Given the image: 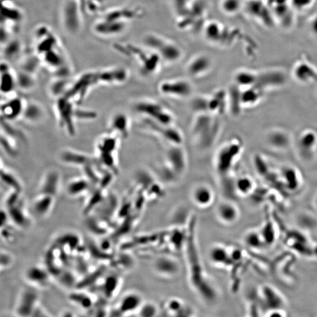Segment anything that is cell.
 <instances>
[{
  "label": "cell",
  "instance_id": "6da1fadb",
  "mask_svg": "<svg viewBox=\"0 0 317 317\" xmlns=\"http://www.w3.org/2000/svg\"><path fill=\"white\" fill-rule=\"evenodd\" d=\"M220 130L218 120L214 114L209 113L198 114L192 128L196 140L203 149H208L214 144Z\"/></svg>",
  "mask_w": 317,
  "mask_h": 317
},
{
  "label": "cell",
  "instance_id": "7a4b0ae2",
  "mask_svg": "<svg viewBox=\"0 0 317 317\" xmlns=\"http://www.w3.org/2000/svg\"><path fill=\"white\" fill-rule=\"evenodd\" d=\"M60 14L62 28L68 34L76 36L82 31L84 12L78 0H65Z\"/></svg>",
  "mask_w": 317,
  "mask_h": 317
},
{
  "label": "cell",
  "instance_id": "3957f363",
  "mask_svg": "<svg viewBox=\"0 0 317 317\" xmlns=\"http://www.w3.org/2000/svg\"><path fill=\"white\" fill-rule=\"evenodd\" d=\"M134 110L146 119L158 124L172 126L174 117L170 111L154 101L141 100L134 104Z\"/></svg>",
  "mask_w": 317,
  "mask_h": 317
},
{
  "label": "cell",
  "instance_id": "277c9868",
  "mask_svg": "<svg viewBox=\"0 0 317 317\" xmlns=\"http://www.w3.org/2000/svg\"><path fill=\"white\" fill-rule=\"evenodd\" d=\"M96 86H98L97 70H90L82 74L72 82L65 96L74 103L80 104L86 99L90 90Z\"/></svg>",
  "mask_w": 317,
  "mask_h": 317
},
{
  "label": "cell",
  "instance_id": "5b68a950",
  "mask_svg": "<svg viewBox=\"0 0 317 317\" xmlns=\"http://www.w3.org/2000/svg\"><path fill=\"white\" fill-rule=\"evenodd\" d=\"M56 111L60 128L70 136L76 134L75 108L72 100L64 96L56 100Z\"/></svg>",
  "mask_w": 317,
  "mask_h": 317
},
{
  "label": "cell",
  "instance_id": "8992f818",
  "mask_svg": "<svg viewBox=\"0 0 317 317\" xmlns=\"http://www.w3.org/2000/svg\"><path fill=\"white\" fill-rule=\"evenodd\" d=\"M39 305L40 294L37 289L29 286L20 292L15 306V314L20 317L32 316Z\"/></svg>",
  "mask_w": 317,
  "mask_h": 317
},
{
  "label": "cell",
  "instance_id": "52a82bcc",
  "mask_svg": "<svg viewBox=\"0 0 317 317\" xmlns=\"http://www.w3.org/2000/svg\"><path fill=\"white\" fill-rule=\"evenodd\" d=\"M240 151V145L236 141L230 142L218 150L215 163L220 177L228 174Z\"/></svg>",
  "mask_w": 317,
  "mask_h": 317
},
{
  "label": "cell",
  "instance_id": "ba28073f",
  "mask_svg": "<svg viewBox=\"0 0 317 317\" xmlns=\"http://www.w3.org/2000/svg\"><path fill=\"white\" fill-rule=\"evenodd\" d=\"M145 42L152 49L156 50L157 54L168 62H176L181 56V50L177 46L160 36H150Z\"/></svg>",
  "mask_w": 317,
  "mask_h": 317
},
{
  "label": "cell",
  "instance_id": "9c48e42d",
  "mask_svg": "<svg viewBox=\"0 0 317 317\" xmlns=\"http://www.w3.org/2000/svg\"><path fill=\"white\" fill-rule=\"evenodd\" d=\"M160 92L168 97L184 98L192 92V86L190 82L184 80H165L158 86Z\"/></svg>",
  "mask_w": 317,
  "mask_h": 317
},
{
  "label": "cell",
  "instance_id": "30bf717a",
  "mask_svg": "<svg viewBox=\"0 0 317 317\" xmlns=\"http://www.w3.org/2000/svg\"><path fill=\"white\" fill-rule=\"evenodd\" d=\"M24 278L29 286L42 288L50 285L52 275L46 266L34 265L26 269Z\"/></svg>",
  "mask_w": 317,
  "mask_h": 317
},
{
  "label": "cell",
  "instance_id": "8fae6325",
  "mask_svg": "<svg viewBox=\"0 0 317 317\" xmlns=\"http://www.w3.org/2000/svg\"><path fill=\"white\" fill-rule=\"evenodd\" d=\"M128 22L101 18L94 24L92 30L98 36L111 37L122 33L126 30Z\"/></svg>",
  "mask_w": 317,
  "mask_h": 317
},
{
  "label": "cell",
  "instance_id": "7c38bea8",
  "mask_svg": "<svg viewBox=\"0 0 317 317\" xmlns=\"http://www.w3.org/2000/svg\"><path fill=\"white\" fill-rule=\"evenodd\" d=\"M143 303L144 300L139 293L134 292H127L120 299L117 308L114 310V316H126L138 313Z\"/></svg>",
  "mask_w": 317,
  "mask_h": 317
},
{
  "label": "cell",
  "instance_id": "4fadbf2b",
  "mask_svg": "<svg viewBox=\"0 0 317 317\" xmlns=\"http://www.w3.org/2000/svg\"><path fill=\"white\" fill-rule=\"evenodd\" d=\"M26 102L23 98L16 94L8 96L1 104V118L12 122L22 118Z\"/></svg>",
  "mask_w": 317,
  "mask_h": 317
},
{
  "label": "cell",
  "instance_id": "5bb4252c",
  "mask_svg": "<svg viewBox=\"0 0 317 317\" xmlns=\"http://www.w3.org/2000/svg\"><path fill=\"white\" fill-rule=\"evenodd\" d=\"M97 76L98 85L116 86L126 82L129 74L123 67H112L97 70Z\"/></svg>",
  "mask_w": 317,
  "mask_h": 317
},
{
  "label": "cell",
  "instance_id": "9a60e30c",
  "mask_svg": "<svg viewBox=\"0 0 317 317\" xmlns=\"http://www.w3.org/2000/svg\"><path fill=\"white\" fill-rule=\"evenodd\" d=\"M59 158L64 164L82 168L88 164L100 165L97 158H94L85 153L73 150H62L60 153Z\"/></svg>",
  "mask_w": 317,
  "mask_h": 317
},
{
  "label": "cell",
  "instance_id": "2e32d148",
  "mask_svg": "<svg viewBox=\"0 0 317 317\" xmlns=\"http://www.w3.org/2000/svg\"><path fill=\"white\" fill-rule=\"evenodd\" d=\"M60 177L59 171L55 168H49L44 174L38 188L40 194H45L56 196L60 190Z\"/></svg>",
  "mask_w": 317,
  "mask_h": 317
},
{
  "label": "cell",
  "instance_id": "e0dca14e",
  "mask_svg": "<svg viewBox=\"0 0 317 317\" xmlns=\"http://www.w3.org/2000/svg\"><path fill=\"white\" fill-rule=\"evenodd\" d=\"M10 220L16 227L28 228L32 224L31 218L24 206L22 198L16 203L6 206Z\"/></svg>",
  "mask_w": 317,
  "mask_h": 317
},
{
  "label": "cell",
  "instance_id": "ac0fdd59",
  "mask_svg": "<svg viewBox=\"0 0 317 317\" xmlns=\"http://www.w3.org/2000/svg\"><path fill=\"white\" fill-rule=\"evenodd\" d=\"M240 212L237 205L230 200L219 203L216 208L218 220L224 225L234 224L240 218Z\"/></svg>",
  "mask_w": 317,
  "mask_h": 317
},
{
  "label": "cell",
  "instance_id": "d6986e66",
  "mask_svg": "<svg viewBox=\"0 0 317 317\" xmlns=\"http://www.w3.org/2000/svg\"><path fill=\"white\" fill-rule=\"evenodd\" d=\"M208 258L212 265L222 268H228L232 264V252L225 246L214 244L209 249Z\"/></svg>",
  "mask_w": 317,
  "mask_h": 317
},
{
  "label": "cell",
  "instance_id": "ffe728a7",
  "mask_svg": "<svg viewBox=\"0 0 317 317\" xmlns=\"http://www.w3.org/2000/svg\"><path fill=\"white\" fill-rule=\"evenodd\" d=\"M147 120L146 124L148 128L164 140L172 145H181L183 143V136L180 132L176 128L172 126H164Z\"/></svg>",
  "mask_w": 317,
  "mask_h": 317
},
{
  "label": "cell",
  "instance_id": "44dd1931",
  "mask_svg": "<svg viewBox=\"0 0 317 317\" xmlns=\"http://www.w3.org/2000/svg\"><path fill=\"white\" fill-rule=\"evenodd\" d=\"M166 162L178 175L184 172L187 168V158L186 154L180 145H172L168 150Z\"/></svg>",
  "mask_w": 317,
  "mask_h": 317
},
{
  "label": "cell",
  "instance_id": "7402d4cb",
  "mask_svg": "<svg viewBox=\"0 0 317 317\" xmlns=\"http://www.w3.org/2000/svg\"><path fill=\"white\" fill-rule=\"evenodd\" d=\"M191 197L194 205L202 209L210 207L215 200L214 192L206 184L196 186L192 192Z\"/></svg>",
  "mask_w": 317,
  "mask_h": 317
},
{
  "label": "cell",
  "instance_id": "603a6c76",
  "mask_svg": "<svg viewBox=\"0 0 317 317\" xmlns=\"http://www.w3.org/2000/svg\"><path fill=\"white\" fill-rule=\"evenodd\" d=\"M16 85V72L6 60L1 63V92L4 96L15 95Z\"/></svg>",
  "mask_w": 317,
  "mask_h": 317
},
{
  "label": "cell",
  "instance_id": "cb8c5ba5",
  "mask_svg": "<svg viewBox=\"0 0 317 317\" xmlns=\"http://www.w3.org/2000/svg\"><path fill=\"white\" fill-rule=\"evenodd\" d=\"M110 133L118 137L126 139L129 136L130 122L129 118L126 114L117 112L110 118L109 122Z\"/></svg>",
  "mask_w": 317,
  "mask_h": 317
},
{
  "label": "cell",
  "instance_id": "d4e9b609",
  "mask_svg": "<svg viewBox=\"0 0 317 317\" xmlns=\"http://www.w3.org/2000/svg\"><path fill=\"white\" fill-rule=\"evenodd\" d=\"M154 268L158 274L164 276H173L180 270V264L176 259L170 256H160L154 262Z\"/></svg>",
  "mask_w": 317,
  "mask_h": 317
},
{
  "label": "cell",
  "instance_id": "484cf974",
  "mask_svg": "<svg viewBox=\"0 0 317 317\" xmlns=\"http://www.w3.org/2000/svg\"><path fill=\"white\" fill-rule=\"evenodd\" d=\"M68 299L74 305L86 311L94 308L96 302L95 296L84 289L76 288L73 290L70 293Z\"/></svg>",
  "mask_w": 317,
  "mask_h": 317
},
{
  "label": "cell",
  "instance_id": "4316f807",
  "mask_svg": "<svg viewBox=\"0 0 317 317\" xmlns=\"http://www.w3.org/2000/svg\"><path fill=\"white\" fill-rule=\"evenodd\" d=\"M94 186H95L84 176L74 178L67 184L66 194L72 198L82 196L84 194H90Z\"/></svg>",
  "mask_w": 317,
  "mask_h": 317
},
{
  "label": "cell",
  "instance_id": "83f0119b",
  "mask_svg": "<svg viewBox=\"0 0 317 317\" xmlns=\"http://www.w3.org/2000/svg\"><path fill=\"white\" fill-rule=\"evenodd\" d=\"M228 106V92L224 90L216 91L208 97V112L214 116H220L225 112Z\"/></svg>",
  "mask_w": 317,
  "mask_h": 317
},
{
  "label": "cell",
  "instance_id": "f1b7e54d",
  "mask_svg": "<svg viewBox=\"0 0 317 317\" xmlns=\"http://www.w3.org/2000/svg\"><path fill=\"white\" fill-rule=\"evenodd\" d=\"M56 197L40 194L36 196L32 204V210L37 216L44 218L52 212L55 204Z\"/></svg>",
  "mask_w": 317,
  "mask_h": 317
},
{
  "label": "cell",
  "instance_id": "f546056e",
  "mask_svg": "<svg viewBox=\"0 0 317 317\" xmlns=\"http://www.w3.org/2000/svg\"><path fill=\"white\" fill-rule=\"evenodd\" d=\"M122 283L120 276L116 274H110L104 276L100 282V290L104 299L112 300L119 292Z\"/></svg>",
  "mask_w": 317,
  "mask_h": 317
},
{
  "label": "cell",
  "instance_id": "4dcf8cb0",
  "mask_svg": "<svg viewBox=\"0 0 317 317\" xmlns=\"http://www.w3.org/2000/svg\"><path fill=\"white\" fill-rule=\"evenodd\" d=\"M212 67V62L206 56L200 55L192 59L188 66V74L192 76L198 78L206 74Z\"/></svg>",
  "mask_w": 317,
  "mask_h": 317
},
{
  "label": "cell",
  "instance_id": "1f68e13d",
  "mask_svg": "<svg viewBox=\"0 0 317 317\" xmlns=\"http://www.w3.org/2000/svg\"><path fill=\"white\" fill-rule=\"evenodd\" d=\"M46 112L43 106L36 101L26 102L22 118L26 122L36 124L44 119Z\"/></svg>",
  "mask_w": 317,
  "mask_h": 317
},
{
  "label": "cell",
  "instance_id": "d6a6232c",
  "mask_svg": "<svg viewBox=\"0 0 317 317\" xmlns=\"http://www.w3.org/2000/svg\"><path fill=\"white\" fill-rule=\"evenodd\" d=\"M72 82L70 78L54 76L48 86L50 96L56 100L65 96Z\"/></svg>",
  "mask_w": 317,
  "mask_h": 317
},
{
  "label": "cell",
  "instance_id": "836d02e7",
  "mask_svg": "<svg viewBox=\"0 0 317 317\" xmlns=\"http://www.w3.org/2000/svg\"><path fill=\"white\" fill-rule=\"evenodd\" d=\"M164 312L170 316H188L190 309L183 300L177 298H170L164 303Z\"/></svg>",
  "mask_w": 317,
  "mask_h": 317
},
{
  "label": "cell",
  "instance_id": "e575fe53",
  "mask_svg": "<svg viewBox=\"0 0 317 317\" xmlns=\"http://www.w3.org/2000/svg\"><path fill=\"white\" fill-rule=\"evenodd\" d=\"M118 137L112 133L100 137L96 144L98 154L116 153L119 144Z\"/></svg>",
  "mask_w": 317,
  "mask_h": 317
},
{
  "label": "cell",
  "instance_id": "d590c367",
  "mask_svg": "<svg viewBox=\"0 0 317 317\" xmlns=\"http://www.w3.org/2000/svg\"><path fill=\"white\" fill-rule=\"evenodd\" d=\"M1 129L2 132L12 138L13 140L23 143H28V138L25 134L19 128L12 124V121L1 118Z\"/></svg>",
  "mask_w": 317,
  "mask_h": 317
},
{
  "label": "cell",
  "instance_id": "8d00e7d4",
  "mask_svg": "<svg viewBox=\"0 0 317 317\" xmlns=\"http://www.w3.org/2000/svg\"><path fill=\"white\" fill-rule=\"evenodd\" d=\"M16 85L20 90L28 92L34 88L36 84V75L20 70L16 72Z\"/></svg>",
  "mask_w": 317,
  "mask_h": 317
},
{
  "label": "cell",
  "instance_id": "74e56055",
  "mask_svg": "<svg viewBox=\"0 0 317 317\" xmlns=\"http://www.w3.org/2000/svg\"><path fill=\"white\" fill-rule=\"evenodd\" d=\"M0 175H1V180L2 183L6 186L9 188L10 190L22 192L23 187L21 181L12 172L2 166Z\"/></svg>",
  "mask_w": 317,
  "mask_h": 317
},
{
  "label": "cell",
  "instance_id": "f35d334b",
  "mask_svg": "<svg viewBox=\"0 0 317 317\" xmlns=\"http://www.w3.org/2000/svg\"><path fill=\"white\" fill-rule=\"evenodd\" d=\"M22 46L18 40H10L4 44L2 54L5 59L18 58L22 54Z\"/></svg>",
  "mask_w": 317,
  "mask_h": 317
},
{
  "label": "cell",
  "instance_id": "ab89813d",
  "mask_svg": "<svg viewBox=\"0 0 317 317\" xmlns=\"http://www.w3.org/2000/svg\"><path fill=\"white\" fill-rule=\"evenodd\" d=\"M42 64L38 55L25 56L20 62V70L36 75L40 66Z\"/></svg>",
  "mask_w": 317,
  "mask_h": 317
},
{
  "label": "cell",
  "instance_id": "60d3db41",
  "mask_svg": "<svg viewBox=\"0 0 317 317\" xmlns=\"http://www.w3.org/2000/svg\"><path fill=\"white\" fill-rule=\"evenodd\" d=\"M87 227L94 234L104 236L108 232L109 224L100 218L91 217L88 218Z\"/></svg>",
  "mask_w": 317,
  "mask_h": 317
},
{
  "label": "cell",
  "instance_id": "b9f144b4",
  "mask_svg": "<svg viewBox=\"0 0 317 317\" xmlns=\"http://www.w3.org/2000/svg\"><path fill=\"white\" fill-rule=\"evenodd\" d=\"M16 140L1 132V146L5 154L8 156L16 158L18 155V150Z\"/></svg>",
  "mask_w": 317,
  "mask_h": 317
},
{
  "label": "cell",
  "instance_id": "7bdbcfd3",
  "mask_svg": "<svg viewBox=\"0 0 317 317\" xmlns=\"http://www.w3.org/2000/svg\"><path fill=\"white\" fill-rule=\"evenodd\" d=\"M244 242L248 248L258 249L265 244L261 234L254 230L246 232L244 238Z\"/></svg>",
  "mask_w": 317,
  "mask_h": 317
},
{
  "label": "cell",
  "instance_id": "ee69618b",
  "mask_svg": "<svg viewBox=\"0 0 317 317\" xmlns=\"http://www.w3.org/2000/svg\"><path fill=\"white\" fill-rule=\"evenodd\" d=\"M60 284L65 288H76L78 281H76V276L73 272L70 270H64L57 276Z\"/></svg>",
  "mask_w": 317,
  "mask_h": 317
},
{
  "label": "cell",
  "instance_id": "f6af8a7d",
  "mask_svg": "<svg viewBox=\"0 0 317 317\" xmlns=\"http://www.w3.org/2000/svg\"><path fill=\"white\" fill-rule=\"evenodd\" d=\"M294 72L296 76L301 80L306 74H308L310 78L316 76V74L315 69L313 68L310 64L306 62H300L296 64L295 66Z\"/></svg>",
  "mask_w": 317,
  "mask_h": 317
},
{
  "label": "cell",
  "instance_id": "bcb514c9",
  "mask_svg": "<svg viewBox=\"0 0 317 317\" xmlns=\"http://www.w3.org/2000/svg\"><path fill=\"white\" fill-rule=\"evenodd\" d=\"M236 192L242 196L250 193L252 188V183L247 177H242L235 181Z\"/></svg>",
  "mask_w": 317,
  "mask_h": 317
},
{
  "label": "cell",
  "instance_id": "7dc6e473",
  "mask_svg": "<svg viewBox=\"0 0 317 317\" xmlns=\"http://www.w3.org/2000/svg\"><path fill=\"white\" fill-rule=\"evenodd\" d=\"M256 80L255 74L248 70H240L235 76L236 83L242 86H250Z\"/></svg>",
  "mask_w": 317,
  "mask_h": 317
},
{
  "label": "cell",
  "instance_id": "c3c4849f",
  "mask_svg": "<svg viewBox=\"0 0 317 317\" xmlns=\"http://www.w3.org/2000/svg\"><path fill=\"white\" fill-rule=\"evenodd\" d=\"M242 6L240 0H222L220 8L222 11L228 15L237 13Z\"/></svg>",
  "mask_w": 317,
  "mask_h": 317
},
{
  "label": "cell",
  "instance_id": "681fc988",
  "mask_svg": "<svg viewBox=\"0 0 317 317\" xmlns=\"http://www.w3.org/2000/svg\"><path fill=\"white\" fill-rule=\"evenodd\" d=\"M205 36L209 41L216 42L221 35V28L218 24L212 22L206 26Z\"/></svg>",
  "mask_w": 317,
  "mask_h": 317
},
{
  "label": "cell",
  "instance_id": "f907efd6",
  "mask_svg": "<svg viewBox=\"0 0 317 317\" xmlns=\"http://www.w3.org/2000/svg\"><path fill=\"white\" fill-rule=\"evenodd\" d=\"M192 107L198 114L208 113V97L198 96L192 103Z\"/></svg>",
  "mask_w": 317,
  "mask_h": 317
},
{
  "label": "cell",
  "instance_id": "816d5d0a",
  "mask_svg": "<svg viewBox=\"0 0 317 317\" xmlns=\"http://www.w3.org/2000/svg\"><path fill=\"white\" fill-rule=\"evenodd\" d=\"M158 313V306L154 303L144 302L137 314L142 317H154L157 316Z\"/></svg>",
  "mask_w": 317,
  "mask_h": 317
},
{
  "label": "cell",
  "instance_id": "f5cc1de1",
  "mask_svg": "<svg viewBox=\"0 0 317 317\" xmlns=\"http://www.w3.org/2000/svg\"><path fill=\"white\" fill-rule=\"evenodd\" d=\"M75 117L76 120H92L98 118V114L94 110L80 108L76 106Z\"/></svg>",
  "mask_w": 317,
  "mask_h": 317
},
{
  "label": "cell",
  "instance_id": "db71d44e",
  "mask_svg": "<svg viewBox=\"0 0 317 317\" xmlns=\"http://www.w3.org/2000/svg\"><path fill=\"white\" fill-rule=\"evenodd\" d=\"M14 262V257L8 251L6 250H1L0 254V268L2 271L10 268Z\"/></svg>",
  "mask_w": 317,
  "mask_h": 317
},
{
  "label": "cell",
  "instance_id": "11a10c76",
  "mask_svg": "<svg viewBox=\"0 0 317 317\" xmlns=\"http://www.w3.org/2000/svg\"><path fill=\"white\" fill-rule=\"evenodd\" d=\"M50 315L47 314V312L45 309L42 308V306L39 305L38 308H36L32 316H48Z\"/></svg>",
  "mask_w": 317,
  "mask_h": 317
},
{
  "label": "cell",
  "instance_id": "9f6ffc18",
  "mask_svg": "<svg viewBox=\"0 0 317 317\" xmlns=\"http://www.w3.org/2000/svg\"><path fill=\"white\" fill-rule=\"evenodd\" d=\"M310 26L313 34L317 37V16L312 19Z\"/></svg>",
  "mask_w": 317,
  "mask_h": 317
},
{
  "label": "cell",
  "instance_id": "6f0895ef",
  "mask_svg": "<svg viewBox=\"0 0 317 317\" xmlns=\"http://www.w3.org/2000/svg\"><path fill=\"white\" fill-rule=\"evenodd\" d=\"M75 316L73 312L70 311H65L62 312V316Z\"/></svg>",
  "mask_w": 317,
  "mask_h": 317
}]
</instances>
